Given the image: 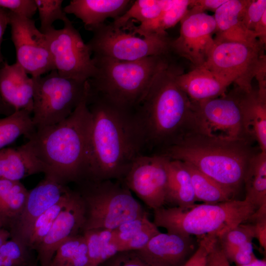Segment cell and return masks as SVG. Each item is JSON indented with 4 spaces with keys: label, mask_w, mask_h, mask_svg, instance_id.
I'll use <instances>...</instances> for the list:
<instances>
[{
    "label": "cell",
    "mask_w": 266,
    "mask_h": 266,
    "mask_svg": "<svg viewBox=\"0 0 266 266\" xmlns=\"http://www.w3.org/2000/svg\"><path fill=\"white\" fill-rule=\"evenodd\" d=\"M181 71L171 62L156 75L130 113L129 122L139 155H161L195 133L193 102L176 80Z\"/></svg>",
    "instance_id": "1"
},
{
    "label": "cell",
    "mask_w": 266,
    "mask_h": 266,
    "mask_svg": "<svg viewBox=\"0 0 266 266\" xmlns=\"http://www.w3.org/2000/svg\"><path fill=\"white\" fill-rule=\"evenodd\" d=\"M87 105L92 126L84 180L122 181L139 156L129 122L130 112L91 93L89 87Z\"/></svg>",
    "instance_id": "2"
},
{
    "label": "cell",
    "mask_w": 266,
    "mask_h": 266,
    "mask_svg": "<svg viewBox=\"0 0 266 266\" xmlns=\"http://www.w3.org/2000/svg\"><path fill=\"white\" fill-rule=\"evenodd\" d=\"M87 94L67 118L36 129L27 137V142L44 166V176L63 185L77 183L86 176L92 126Z\"/></svg>",
    "instance_id": "3"
},
{
    "label": "cell",
    "mask_w": 266,
    "mask_h": 266,
    "mask_svg": "<svg viewBox=\"0 0 266 266\" xmlns=\"http://www.w3.org/2000/svg\"><path fill=\"white\" fill-rule=\"evenodd\" d=\"M253 154L248 141H226L198 133L187 135L161 155L188 163L235 192L243 182Z\"/></svg>",
    "instance_id": "4"
},
{
    "label": "cell",
    "mask_w": 266,
    "mask_h": 266,
    "mask_svg": "<svg viewBox=\"0 0 266 266\" xmlns=\"http://www.w3.org/2000/svg\"><path fill=\"white\" fill-rule=\"evenodd\" d=\"M92 57L97 72L88 80L89 91L130 112L145 96L156 75L172 62L169 55L132 62Z\"/></svg>",
    "instance_id": "5"
},
{
    "label": "cell",
    "mask_w": 266,
    "mask_h": 266,
    "mask_svg": "<svg viewBox=\"0 0 266 266\" xmlns=\"http://www.w3.org/2000/svg\"><path fill=\"white\" fill-rule=\"evenodd\" d=\"M245 200L216 204H195L190 208L163 207L154 210L153 223L167 233L182 235H207L217 237L227 231L248 221L256 211Z\"/></svg>",
    "instance_id": "6"
},
{
    "label": "cell",
    "mask_w": 266,
    "mask_h": 266,
    "mask_svg": "<svg viewBox=\"0 0 266 266\" xmlns=\"http://www.w3.org/2000/svg\"><path fill=\"white\" fill-rule=\"evenodd\" d=\"M75 184L84 207L82 232L93 229L114 230L146 213L122 180H83Z\"/></svg>",
    "instance_id": "7"
},
{
    "label": "cell",
    "mask_w": 266,
    "mask_h": 266,
    "mask_svg": "<svg viewBox=\"0 0 266 266\" xmlns=\"http://www.w3.org/2000/svg\"><path fill=\"white\" fill-rule=\"evenodd\" d=\"M34 80L32 120L36 129L64 120L86 96L88 80L78 81L61 76L56 70Z\"/></svg>",
    "instance_id": "8"
},
{
    "label": "cell",
    "mask_w": 266,
    "mask_h": 266,
    "mask_svg": "<svg viewBox=\"0 0 266 266\" xmlns=\"http://www.w3.org/2000/svg\"><path fill=\"white\" fill-rule=\"evenodd\" d=\"M249 92L236 85L221 97L192 101L195 133L226 141H248L244 131L242 113Z\"/></svg>",
    "instance_id": "9"
},
{
    "label": "cell",
    "mask_w": 266,
    "mask_h": 266,
    "mask_svg": "<svg viewBox=\"0 0 266 266\" xmlns=\"http://www.w3.org/2000/svg\"><path fill=\"white\" fill-rule=\"evenodd\" d=\"M87 42L93 56L132 62L152 56L168 55L171 40L167 33L136 36L105 23L94 29Z\"/></svg>",
    "instance_id": "10"
},
{
    "label": "cell",
    "mask_w": 266,
    "mask_h": 266,
    "mask_svg": "<svg viewBox=\"0 0 266 266\" xmlns=\"http://www.w3.org/2000/svg\"><path fill=\"white\" fill-rule=\"evenodd\" d=\"M264 46L262 44L254 45L228 40L216 36L202 66L250 92L253 90L252 81L265 55Z\"/></svg>",
    "instance_id": "11"
},
{
    "label": "cell",
    "mask_w": 266,
    "mask_h": 266,
    "mask_svg": "<svg viewBox=\"0 0 266 266\" xmlns=\"http://www.w3.org/2000/svg\"><path fill=\"white\" fill-rule=\"evenodd\" d=\"M60 29L45 34L55 70L63 77L86 81L97 72L92 52L68 18Z\"/></svg>",
    "instance_id": "12"
},
{
    "label": "cell",
    "mask_w": 266,
    "mask_h": 266,
    "mask_svg": "<svg viewBox=\"0 0 266 266\" xmlns=\"http://www.w3.org/2000/svg\"><path fill=\"white\" fill-rule=\"evenodd\" d=\"M11 39L16 51V63L33 78L55 70L46 37L33 19L8 11Z\"/></svg>",
    "instance_id": "13"
},
{
    "label": "cell",
    "mask_w": 266,
    "mask_h": 266,
    "mask_svg": "<svg viewBox=\"0 0 266 266\" xmlns=\"http://www.w3.org/2000/svg\"><path fill=\"white\" fill-rule=\"evenodd\" d=\"M167 159L163 155H139L122 180L131 191L154 210L166 203Z\"/></svg>",
    "instance_id": "14"
},
{
    "label": "cell",
    "mask_w": 266,
    "mask_h": 266,
    "mask_svg": "<svg viewBox=\"0 0 266 266\" xmlns=\"http://www.w3.org/2000/svg\"><path fill=\"white\" fill-rule=\"evenodd\" d=\"M180 23L179 35L171 42V52L189 60L195 67L202 66L214 44V17L187 10Z\"/></svg>",
    "instance_id": "15"
},
{
    "label": "cell",
    "mask_w": 266,
    "mask_h": 266,
    "mask_svg": "<svg viewBox=\"0 0 266 266\" xmlns=\"http://www.w3.org/2000/svg\"><path fill=\"white\" fill-rule=\"evenodd\" d=\"M69 189L67 185L44 176L35 187L29 190L27 200L20 215L8 230L10 238L28 246L30 233L35 220L57 202Z\"/></svg>",
    "instance_id": "16"
},
{
    "label": "cell",
    "mask_w": 266,
    "mask_h": 266,
    "mask_svg": "<svg viewBox=\"0 0 266 266\" xmlns=\"http://www.w3.org/2000/svg\"><path fill=\"white\" fill-rule=\"evenodd\" d=\"M85 222L81 196L73 189L70 200L35 251L40 266H49L58 247L67 239L82 233Z\"/></svg>",
    "instance_id": "17"
},
{
    "label": "cell",
    "mask_w": 266,
    "mask_h": 266,
    "mask_svg": "<svg viewBox=\"0 0 266 266\" xmlns=\"http://www.w3.org/2000/svg\"><path fill=\"white\" fill-rule=\"evenodd\" d=\"M198 244L193 236L160 232L144 247L135 251L150 266H182Z\"/></svg>",
    "instance_id": "18"
},
{
    "label": "cell",
    "mask_w": 266,
    "mask_h": 266,
    "mask_svg": "<svg viewBox=\"0 0 266 266\" xmlns=\"http://www.w3.org/2000/svg\"><path fill=\"white\" fill-rule=\"evenodd\" d=\"M34 90V78L19 64L3 62L0 66V95L14 111L32 113Z\"/></svg>",
    "instance_id": "19"
},
{
    "label": "cell",
    "mask_w": 266,
    "mask_h": 266,
    "mask_svg": "<svg viewBox=\"0 0 266 266\" xmlns=\"http://www.w3.org/2000/svg\"><path fill=\"white\" fill-rule=\"evenodd\" d=\"M130 0H71L64 7L66 14L74 15L93 31L108 18H117L133 4Z\"/></svg>",
    "instance_id": "20"
},
{
    "label": "cell",
    "mask_w": 266,
    "mask_h": 266,
    "mask_svg": "<svg viewBox=\"0 0 266 266\" xmlns=\"http://www.w3.org/2000/svg\"><path fill=\"white\" fill-rule=\"evenodd\" d=\"M176 82L191 100L200 101L224 95L232 83L202 66L177 74Z\"/></svg>",
    "instance_id": "21"
},
{
    "label": "cell",
    "mask_w": 266,
    "mask_h": 266,
    "mask_svg": "<svg viewBox=\"0 0 266 266\" xmlns=\"http://www.w3.org/2000/svg\"><path fill=\"white\" fill-rule=\"evenodd\" d=\"M247 1L227 0L215 10L213 17L216 24V37L254 45L262 44L254 31L248 30L242 22V11Z\"/></svg>",
    "instance_id": "22"
},
{
    "label": "cell",
    "mask_w": 266,
    "mask_h": 266,
    "mask_svg": "<svg viewBox=\"0 0 266 266\" xmlns=\"http://www.w3.org/2000/svg\"><path fill=\"white\" fill-rule=\"evenodd\" d=\"M44 172V166L27 142L16 148L0 150V179L20 181L31 175Z\"/></svg>",
    "instance_id": "23"
},
{
    "label": "cell",
    "mask_w": 266,
    "mask_h": 266,
    "mask_svg": "<svg viewBox=\"0 0 266 266\" xmlns=\"http://www.w3.org/2000/svg\"><path fill=\"white\" fill-rule=\"evenodd\" d=\"M254 238L253 224L243 223L219 236L217 242L231 264L244 265L257 258L253 251Z\"/></svg>",
    "instance_id": "24"
},
{
    "label": "cell",
    "mask_w": 266,
    "mask_h": 266,
    "mask_svg": "<svg viewBox=\"0 0 266 266\" xmlns=\"http://www.w3.org/2000/svg\"><path fill=\"white\" fill-rule=\"evenodd\" d=\"M166 170V203L185 208L195 205L196 200L191 178L184 163L168 158Z\"/></svg>",
    "instance_id": "25"
},
{
    "label": "cell",
    "mask_w": 266,
    "mask_h": 266,
    "mask_svg": "<svg viewBox=\"0 0 266 266\" xmlns=\"http://www.w3.org/2000/svg\"><path fill=\"white\" fill-rule=\"evenodd\" d=\"M112 232L119 252L141 249L160 233L153 222L149 219L147 213L122 224Z\"/></svg>",
    "instance_id": "26"
},
{
    "label": "cell",
    "mask_w": 266,
    "mask_h": 266,
    "mask_svg": "<svg viewBox=\"0 0 266 266\" xmlns=\"http://www.w3.org/2000/svg\"><path fill=\"white\" fill-rule=\"evenodd\" d=\"M244 131L247 139L258 143L261 152H266V99L253 90L246 96L242 113Z\"/></svg>",
    "instance_id": "27"
},
{
    "label": "cell",
    "mask_w": 266,
    "mask_h": 266,
    "mask_svg": "<svg viewBox=\"0 0 266 266\" xmlns=\"http://www.w3.org/2000/svg\"><path fill=\"white\" fill-rule=\"evenodd\" d=\"M243 182L246 192L244 200L256 209L266 205V152L255 154L251 158Z\"/></svg>",
    "instance_id": "28"
},
{
    "label": "cell",
    "mask_w": 266,
    "mask_h": 266,
    "mask_svg": "<svg viewBox=\"0 0 266 266\" xmlns=\"http://www.w3.org/2000/svg\"><path fill=\"white\" fill-rule=\"evenodd\" d=\"M28 193L20 181L0 179V217L8 231L20 215Z\"/></svg>",
    "instance_id": "29"
},
{
    "label": "cell",
    "mask_w": 266,
    "mask_h": 266,
    "mask_svg": "<svg viewBox=\"0 0 266 266\" xmlns=\"http://www.w3.org/2000/svg\"><path fill=\"white\" fill-rule=\"evenodd\" d=\"M183 163L190 174L196 201L216 204L233 200L234 191L221 185L191 164Z\"/></svg>",
    "instance_id": "30"
},
{
    "label": "cell",
    "mask_w": 266,
    "mask_h": 266,
    "mask_svg": "<svg viewBox=\"0 0 266 266\" xmlns=\"http://www.w3.org/2000/svg\"><path fill=\"white\" fill-rule=\"evenodd\" d=\"M190 0H173L172 3L156 18L132 28V33L146 37L154 33H167L166 30L174 26L186 13Z\"/></svg>",
    "instance_id": "31"
},
{
    "label": "cell",
    "mask_w": 266,
    "mask_h": 266,
    "mask_svg": "<svg viewBox=\"0 0 266 266\" xmlns=\"http://www.w3.org/2000/svg\"><path fill=\"white\" fill-rule=\"evenodd\" d=\"M112 230L93 229L82 233L87 248L88 266H99L119 252Z\"/></svg>",
    "instance_id": "32"
},
{
    "label": "cell",
    "mask_w": 266,
    "mask_h": 266,
    "mask_svg": "<svg viewBox=\"0 0 266 266\" xmlns=\"http://www.w3.org/2000/svg\"><path fill=\"white\" fill-rule=\"evenodd\" d=\"M31 114L21 110L0 118V150L20 136L24 135L27 138L35 131Z\"/></svg>",
    "instance_id": "33"
},
{
    "label": "cell",
    "mask_w": 266,
    "mask_h": 266,
    "mask_svg": "<svg viewBox=\"0 0 266 266\" xmlns=\"http://www.w3.org/2000/svg\"><path fill=\"white\" fill-rule=\"evenodd\" d=\"M173 0H137L128 10L110 23L114 28L124 29L129 21L134 20L140 24L157 17Z\"/></svg>",
    "instance_id": "34"
},
{
    "label": "cell",
    "mask_w": 266,
    "mask_h": 266,
    "mask_svg": "<svg viewBox=\"0 0 266 266\" xmlns=\"http://www.w3.org/2000/svg\"><path fill=\"white\" fill-rule=\"evenodd\" d=\"M85 238L80 233L64 241L57 248L49 266H88Z\"/></svg>",
    "instance_id": "35"
},
{
    "label": "cell",
    "mask_w": 266,
    "mask_h": 266,
    "mask_svg": "<svg viewBox=\"0 0 266 266\" xmlns=\"http://www.w3.org/2000/svg\"><path fill=\"white\" fill-rule=\"evenodd\" d=\"M73 189L69 190L56 203L49 208L35 220L32 228L28 246L35 251L50 230L56 218L68 203Z\"/></svg>",
    "instance_id": "36"
},
{
    "label": "cell",
    "mask_w": 266,
    "mask_h": 266,
    "mask_svg": "<svg viewBox=\"0 0 266 266\" xmlns=\"http://www.w3.org/2000/svg\"><path fill=\"white\" fill-rule=\"evenodd\" d=\"M33 251L26 245L10 238L0 247V266H28L35 260Z\"/></svg>",
    "instance_id": "37"
},
{
    "label": "cell",
    "mask_w": 266,
    "mask_h": 266,
    "mask_svg": "<svg viewBox=\"0 0 266 266\" xmlns=\"http://www.w3.org/2000/svg\"><path fill=\"white\" fill-rule=\"evenodd\" d=\"M38 12L40 26L39 30L43 33L50 31L57 20L63 22L68 19L62 6V0H34Z\"/></svg>",
    "instance_id": "38"
},
{
    "label": "cell",
    "mask_w": 266,
    "mask_h": 266,
    "mask_svg": "<svg viewBox=\"0 0 266 266\" xmlns=\"http://www.w3.org/2000/svg\"><path fill=\"white\" fill-rule=\"evenodd\" d=\"M266 12V0H247L242 11V22L248 30L253 31Z\"/></svg>",
    "instance_id": "39"
},
{
    "label": "cell",
    "mask_w": 266,
    "mask_h": 266,
    "mask_svg": "<svg viewBox=\"0 0 266 266\" xmlns=\"http://www.w3.org/2000/svg\"><path fill=\"white\" fill-rule=\"evenodd\" d=\"M0 8L29 19H32L37 11L34 0H0Z\"/></svg>",
    "instance_id": "40"
},
{
    "label": "cell",
    "mask_w": 266,
    "mask_h": 266,
    "mask_svg": "<svg viewBox=\"0 0 266 266\" xmlns=\"http://www.w3.org/2000/svg\"><path fill=\"white\" fill-rule=\"evenodd\" d=\"M217 240V237L214 235L200 238L197 250L182 266H205L207 256Z\"/></svg>",
    "instance_id": "41"
},
{
    "label": "cell",
    "mask_w": 266,
    "mask_h": 266,
    "mask_svg": "<svg viewBox=\"0 0 266 266\" xmlns=\"http://www.w3.org/2000/svg\"><path fill=\"white\" fill-rule=\"evenodd\" d=\"M99 266H150L135 251L117 252Z\"/></svg>",
    "instance_id": "42"
},
{
    "label": "cell",
    "mask_w": 266,
    "mask_h": 266,
    "mask_svg": "<svg viewBox=\"0 0 266 266\" xmlns=\"http://www.w3.org/2000/svg\"><path fill=\"white\" fill-rule=\"evenodd\" d=\"M227 0H190L188 11L191 13H202L205 10L214 12Z\"/></svg>",
    "instance_id": "43"
},
{
    "label": "cell",
    "mask_w": 266,
    "mask_h": 266,
    "mask_svg": "<svg viewBox=\"0 0 266 266\" xmlns=\"http://www.w3.org/2000/svg\"><path fill=\"white\" fill-rule=\"evenodd\" d=\"M205 266H232L224 255L217 240L207 256Z\"/></svg>",
    "instance_id": "44"
},
{
    "label": "cell",
    "mask_w": 266,
    "mask_h": 266,
    "mask_svg": "<svg viewBox=\"0 0 266 266\" xmlns=\"http://www.w3.org/2000/svg\"><path fill=\"white\" fill-rule=\"evenodd\" d=\"M255 77L258 80L259 84V89L257 90L258 96L262 98L266 99V58L265 55L261 59Z\"/></svg>",
    "instance_id": "45"
},
{
    "label": "cell",
    "mask_w": 266,
    "mask_h": 266,
    "mask_svg": "<svg viewBox=\"0 0 266 266\" xmlns=\"http://www.w3.org/2000/svg\"><path fill=\"white\" fill-rule=\"evenodd\" d=\"M254 237L256 238L261 246L266 250V218L258 219L252 223Z\"/></svg>",
    "instance_id": "46"
},
{
    "label": "cell",
    "mask_w": 266,
    "mask_h": 266,
    "mask_svg": "<svg viewBox=\"0 0 266 266\" xmlns=\"http://www.w3.org/2000/svg\"><path fill=\"white\" fill-rule=\"evenodd\" d=\"M259 41L265 46L266 43V12L257 23L253 30Z\"/></svg>",
    "instance_id": "47"
},
{
    "label": "cell",
    "mask_w": 266,
    "mask_h": 266,
    "mask_svg": "<svg viewBox=\"0 0 266 266\" xmlns=\"http://www.w3.org/2000/svg\"><path fill=\"white\" fill-rule=\"evenodd\" d=\"M9 24L8 11L0 8V66L3 63L1 52V44L7 26Z\"/></svg>",
    "instance_id": "48"
},
{
    "label": "cell",
    "mask_w": 266,
    "mask_h": 266,
    "mask_svg": "<svg viewBox=\"0 0 266 266\" xmlns=\"http://www.w3.org/2000/svg\"><path fill=\"white\" fill-rule=\"evenodd\" d=\"M15 111L9 106H8L2 100L0 95V115H5L8 116Z\"/></svg>",
    "instance_id": "49"
},
{
    "label": "cell",
    "mask_w": 266,
    "mask_h": 266,
    "mask_svg": "<svg viewBox=\"0 0 266 266\" xmlns=\"http://www.w3.org/2000/svg\"><path fill=\"white\" fill-rule=\"evenodd\" d=\"M10 238L9 232L4 228H0V247Z\"/></svg>",
    "instance_id": "50"
},
{
    "label": "cell",
    "mask_w": 266,
    "mask_h": 266,
    "mask_svg": "<svg viewBox=\"0 0 266 266\" xmlns=\"http://www.w3.org/2000/svg\"><path fill=\"white\" fill-rule=\"evenodd\" d=\"M233 266H266V258L263 259H259L257 258L254 261L246 265L239 266L234 265Z\"/></svg>",
    "instance_id": "51"
},
{
    "label": "cell",
    "mask_w": 266,
    "mask_h": 266,
    "mask_svg": "<svg viewBox=\"0 0 266 266\" xmlns=\"http://www.w3.org/2000/svg\"><path fill=\"white\" fill-rule=\"evenodd\" d=\"M0 228H4V229H5V223L3 221V220L0 217Z\"/></svg>",
    "instance_id": "52"
},
{
    "label": "cell",
    "mask_w": 266,
    "mask_h": 266,
    "mask_svg": "<svg viewBox=\"0 0 266 266\" xmlns=\"http://www.w3.org/2000/svg\"><path fill=\"white\" fill-rule=\"evenodd\" d=\"M37 260H36L35 261L33 262L32 263L30 264L28 266H38V265L37 264Z\"/></svg>",
    "instance_id": "53"
}]
</instances>
